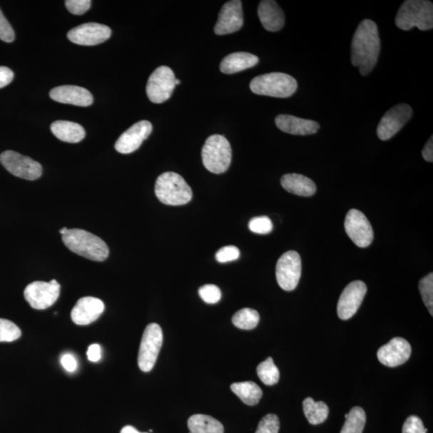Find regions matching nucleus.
Listing matches in <instances>:
<instances>
[{
  "label": "nucleus",
  "mask_w": 433,
  "mask_h": 433,
  "mask_svg": "<svg viewBox=\"0 0 433 433\" xmlns=\"http://www.w3.org/2000/svg\"><path fill=\"white\" fill-rule=\"evenodd\" d=\"M68 230V229L67 228H62V229L60 230V233L63 235L66 234V233Z\"/></svg>",
  "instance_id": "obj_46"
},
{
  "label": "nucleus",
  "mask_w": 433,
  "mask_h": 433,
  "mask_svg": "<svg viewBox=\"0 0 433 433\" xmlns=\"http://www.w3.org/2000/svg\"><path fill=\"white\" fill-rule=\"evenodd\" d=\"M257 374L262 382L266 385H274L279 382L280 371L272 358L269 357L257 367Z\"/></svg>",
  "instance_id": "obj_31"
},
{
  "label": "nucleus",
  "mask_w": 433,
  "mask_h": 433,
  "mask_svg": "<svg viewBox=\"0 0 433 433\" xmlns=\"http://www.w3.org/2000/svg\"><path fill=\"white\" fill-rule=\"evenodd\" d=\"M21 336V330L14 322L0 319V342H12Z\"/></svg>",
  "instance_id": "obj_33"
},
{
  "label": "nucleus",
  "mask_w": 433,
  "mask_h": 433,
  "mask_svg": "<svg viewBox=\"0 0 433 433\" xmlns=\"http://www.w3.org/2000/svg\"><path fill=\"white\" fill-rule=\"evenodd\" d=\"M112 35L108 26L98 23L83 24L71 29L68 34V40L83 46H93L104 43Z\"/></svg>",
  "instance_id": "obj_14"
},
{
  "label": "nucleus",
  "mask_w": 433,
  "mask_h": 433,
  "mask_svg": "<svg viewBox=\"0 0 433 433\" xmlns=\"http://www.w3.org/2000/svg\"><path fill=\"white\" fill-rule=\"evenodd\" d=\"M14 78V73L8 67L0 66V88L9 86Z\"/></svg>",
  "instance_id": "obj_41"
},
{
  "label": "nucleus",
  "mask_w": 433,
  "mask_h": 433,
  "mask_svg": "<svg viewBox=\"0 0 433 433\" xmlns=\"http://www.w3.org/2000/svg\"><path fill=\"white\" fill-rule=\"evenodd\" d=\"M240 251L235 245H228L220 249L216 253V260L219 263H228L237 260Z\"/></svg>",
  "instance_id": "obj_37"
},
{
  "label": "nucleus",
  "mask_w": 433,
  "mask_h": 433,
  "mask_svg": "<svg viewBox=\"0 0 433 433\" xmlns=\"http://www.w3.org/2000/svg\"><path fill=\"white\" fill-rule=\"evenodd\" d=\"M249 229L258 235L270 234L273 230V224L267 216L252 218L249 223Z\"/></svg>",
  "instance_id": "obj_34"
},
{
  "label": "nucleus",
  "mask_w": 433,
  "mask_h": 433,
  "mask_svg": "<svg viewBox=\"0 0 433 433\" xmlns=\"http://www.w3.org/2000/svg\"><path fill=\"white\" fill-rule=\"evenodd\" d=\"M121 433H141L136 429L133 426L128 425L126 427L123 428L121 431Z\"/></svg>",
  "instance_id": "obj_45"
},
{
  "label": "nucleus",
  "mask_w": 433,
  "mask_h": 433,
  "mask_svg": "<svg viewBox=\"0 0 433 433\" xmlns=\"http://www.w3.org/2000/svg\"><path fill=\"white\" fill-rule=\"evenodd\" d=\"M396 25L399 29L409 31L414 27L421 31L433 28V4L426 0H407L398 11Z\"/></svg>",
  "instance_id": "obj_3"
},
{
  "label": "nucleus",
  "mask_w": 433,
  "mask_h": 433,
  "mask_svg": "<svg viewBox=\"0 0 433 433\" xmlns=\"http://www.w3.org/2000/svg\"><path fill=\"white\" fill-rule=\"evenodd\" d=\"M258 61L255 55L240 51L226 56L220 63V70L224 74H234L255 67Z\"/></svg>",
  "instance_id": "obj_23"
},
{
  "label": "nucleus",
  "mask_w": 433,
  "mask_h": 433,
  "mask_svg": "<svg viewBox=\"0 0 433 433\" xmlns=\"http://www.w3.org/2000/svg\"><path fill=\"white\" fill-rule=\"evenodd\" d=\"M153 131V126L150 121H141L136 123L128 129L116 141L115 144L116 151L123 153L128 154L138 150L145 140L148 138Z\"/></svg>",
  "instance_id": "obj_17"
},
{
  "label": "nucleus",
  "mask_w": 433,
  "mask_h": 433,
  "mask_svg": "<svg viewBox=\"0 0 433 433\" xmlns=\"http://www.w3.org/2000/svg\"><path fill=\"white\" fill-rule=\"evenodd\" d=\"M303 412L310 424L317 425L324 423L328 417L329 408L322 402H316L311 397L303 400Z\"/></svg>",
  "instance_id": "obj_28"
},
{
  "label": "nucleus",
  "mask_w": 433,
  "mask_h": 433,
  "mask_svg": "<svg viewBox=\"0 0 433 433\" xmlns=\"http://www.w3.org/2000/svg\"><path fill=\"white\" fill-rule=\"evenodd\" d=\"M275 124L284 133L300 136L315 134L320 127L318 122L286 114L277 116Z\"/></svg>",
  "instance_id": "obj_21"
},
{
  "label": "nucleus",
  "mask_w": 433,
  "mask_h": 433,
  "mask_svg": "<svg viewBox=\"0 0 433 433\" xmlns=\"http://www.w3.org/2000/svg\"><path fill=\"white\" fill-rule=\"evenodd\" d=\"M367 290L364 282L357 280L348 284L342 292L338 302L337 313L340 319L347 320L357 312Z\"/></svg>",
  "instance_id": "obj_15"
},
{
  "label": "nucleus",
  "mask_w": 433,
  "mask_h": 433,
  "mask_svg": "<svg viewBox=\"0 0 433 433\" xmlns=\"http://www.w3.org/2000/svg\"><path fill=\"white\" fill-rule=\"evenodd\" d=\"M105 311V305L95 297H83L77 301L71 312L74 324L80 326L91 325Z\"/></svg>",
  "instance_id": "obj_19"
},
{
  "label": "nucleus",
  "mask_w": 433,
  "mask_h": 433,
  "mask_svg": "<svg viewBox=\"0 0 433 433\" xmlns=\"http://www.w3.org/2000/svg\"><path fill=\"white\" fill-rule=\"evenodd\" d=\"M62 240L73 253L92 261H105L109 255L107 244L99 237L86 230L68 229L62 235Z\"/></svg>",
  "instance_id": "obj_2"
},
{
  "label": "nucleus",
  "mask_w": 433,
  "mask_h": 433,
  "mask_svg": "<svg viewBox=\"0 0 433 433\" xmlns=\"http://www.w3.org/2000/svg\"><path fill=\"white\" fill-rule=\"evenodd\" d=\"M188 427L191 433H224L222 423L208 415L197 414L190 417Z\"/></svg>",
  "instance_id": "obj_27"
},
{
  "label": "nucleus",
  "mask_w": 433,
  "mask_h": 433,
  "mask_svg": "<svg viewBox=\"0 0 433 433\" xmlns=\"http://www.w3.org/2000/svg\"><path fill=\"white\" fill-rule=\"evenodd\" d=\"M432 136L428 141L427 144L425 145L422 151V156L426 161L432 163L433 161V139Z\"/></svg>",
  "instance_id": "obj_44"
},
{
  "label": "nucleus",
  "mask_w": 433,
  "mask_h": 433,
  "mask_svg": "<svg viewBox=\"0 0 433 433\" xmlns=\"http://www.w3.org/2000/svg\"><path fill=\"white\" fill-rule=\"evenodd\" d=\"M258 18L263 28L269 31H279L285 24V15L273 0H263L258 8Z\"/></svg>",
  "instance_id": "obj_22"
},
{
  "label": "nucleus",
  "mask_w": 433,
  "mask_h": 433,
  "mask_svg": "<svg viewBox=\"0 0 433 433\" xmlns=\"http://www.w3.org/2000/svg\"><path fill=\"white\" fill-rule=\"evenodd\" d=\"M92 1L90 0H67L66 1V8L76 16L85 14L91 6Z\"/></svg>",
  "instance_id": "obj_40"
},
{
  "label": "nucleus",
  "mask_w": 433,
  "mask_h": 433,
  "mask_svg": "<svg viewBox=\"0 0 433 433\" xmlns=\"http://www.w3.org/2000/svg\"><path fill=\"white\" fill-rule=\"evenodd\" d=\"M428 429L424 428V425L421 418L417 416H411L406 419L402 433H427Z\"/></svg>",
  "instance_id": "obj_38"
},
{
  "label": "nucleus",
  "mask_w": 433,
  "mask_h": 433,
  "mask_svg": "<svg viewBox=\"0 0 433 433\" xmlns=\"http://www.w3.org/2000/svg\"><path fill=\"white\" fill-rule=\"evenodd\" d=\"M0 163L13 175L34 180L42 175V166L37 161L15 151H6L0 155Z\"/></svg>",
  "instance_id": "obj_9"
},
{
  "label": "nucleus",
  "mask_w": 433,
  "mask_h": 433,
  "mask_svg": "<svg viewBox=\"0 0 433 433\" xmlns=\"http://www.w3.org/2000/svg\"><path fill=\"white\" fill-rule=\"evenodd\" d=\"M155 193L159 201L168 205H183L191 201L190 186L178 173L166 172L160 175L155 184Z\"/></svg>",
  "instance_id": "obj_4"
},
{
  "label": "nucleus",
  "mask_w": 433,
  "mask_h": 433,
  "mask_svg": "<svg viewBox=\"0 0 433 433\" xmlns=\"http://www.w3.org/2000/svg\"><path fill=\"white\" fill-rule=\"evenodd\" d=\"M260 320V314L255 310L243 308L233 316L232 322L239 329L252 330L257 327Z\"/></svg>",
  "instance_id": "obj_30"
},
{
  "label": "nucleus",
  "mask_w": 433,
  "mask_h": 433,
  "mask_svg": "<svg viewBox=\"0 0 433 433\" xmlns=\"http://www.w3.org/2000/svg\"><path fill=\"white\" fill-rule=\"evenodd\" d=\"M205 169L213 173H223L229 169L232 159L230 142L223 136L215 134L205 141L202 151Z\"/></svg>",
  "instance_id": "obj_6"
},
{
  "label": "nucleus",
  "mask_w": 433,
  "mask_h": 433,
  "mask_svg": "<svg viewBox=\"0 0 433 433\" xmlns=\"http://www.w3.org/2000/svg\"><path fill=\"white\" fill-rule=\"evenodd\" d=\"M180 80H177V79H176V81H175V85H176V86H177V85H180Z\"/></svg>",
  "instance_id": "obj_47"
},
{
  "label": "nucleus",
  "mask_w": 433,
  "mask_h": 433,
  "mask_svg": "<svg viewBox=\"0 0 433 433\" xmlns=\"http://www.w3.org/2000/svg\"><path fill=\"white\" fill-rule=\"evenodd\" d=\"M419 290L421 292L423 302L426 307H428L429 312L432 316L433 309V275L429 274L424 277L419 283Z\"/></svg>",
  "instance_id": "obj_32"
},
{
  "label": "nucleus",
  "mask_w": 433,
  "mask_h": 433,
  "mask_svg": "<svg viewBox=\"0 0 433 433\" xmlns=\"http://www.w3.org/2000/svg\"><path fill=\"white\" fill-rule=\"evenodd\" d=\"M198 294L202 300L209 305H215L221 300L222 292L217 286L208 284V285L200 287Z\"/></svg>",
  "instance_id": "obj_36"
},
{
  "label": "nucleus",
  "mask_w": 433,
  "mask_h": 433,
  "mask_svg": "<svg viewBox=\"0 0 433 433\" xmlns=\"http://www.w3.org/2000/svg\"><path fill=\"white\" fill-rule=\"evenodd\" d=\"M0 40L6 43H11L15 40L14 30L4 16L1 9H0Z\"/></svg>",
  "instance_id": "obj_39"
},
{
  "label": "nucleus",
  "mask_w": 433,
  "mask_h": 433,
  "mask_svg": "<svg viewBox=\"0 0 433 433\" xmlns=\"http://www.w3.org/2000/svg\"><path fill=\"white\" fill-rule=\"evenodd\" d=\"M412 347L408 341L396 337L381 347L377 357L381 364L387 367H397L405 363L411 357Z\"/></svg>",
  "instance_id": "obj_18"
},
{
  "label": "nucleus",
  "mask_w": 433,
  "mask_h": 433,
  "mask_svg": "<svg viewBox=\"0 0 433 433\" xmlns=\"http://www.w3.org/2000/svg\"><path fill=\"white\" fill-rule=\"evenodd\" d=\"M175 75L167 66L158 67L151 75L146 86L148 99L155 104H161L170 98L175 88Z\"/></svg>",
  "instance_id": "obj_8"
},
{
  "label": "nucleus",
  "mask_w": 433,
  "mask_h": 433,
  "mask_svg": "<svg viewBox=\"0 0 433 433\" xmlns=\"http://www.w3.org/2000/svg\"><path fill=\"white\" fill-rule=\"evenodd\" d=\"M380 53L378 27L371 19H365L355 31L352 42V63L361 75L367 76L376 67Z\"/></svg>",
  "instance_id": "obj_1"
},
{
  "label": "nucleus",
  "mask_w": 433,
  "mask_h": 433,
  "mask_svg": "<svg viewBox=\"0 0 433 433\" xmlns=\"http://www.w3.org/2000/svg\"><path fill=\"white\" fill-rule=\"evenodd\" d=\"M61 365L64 370L69 372H73L76 370L77 362L73 355H63L61 360Z\"/></svg>",
  "instance_id": "obj_42"
},
{
  "label": "nucleus",
  "mask_w": 433,
  "mask_h": 433,
  "mask_svg": "<svg viewBox=\"0 0 433 433\" xmlns=\"http://www.w3.org/2000/svg\"><path fill=\"white\" fill-rule=\"evenodd\" d=\"M50 98L55 101L81 107L91 106L93 96L86 88L74 86H63L51 90Z\"/></svg>",
  "instance_id": "obj_20"
},
{
  "label": "nucleus",
  "mask_w": 433,
  "mask_h": 433,
  "mask_svg": "<svg viewBox=\"0 0 433 433\" xmlns=\"http://www.w3.org/2000/svg\"><path fill=\"white\" fill-rule=\"evenodd\" d=\"M163 344V330L157 324L148 325L142 336L138 354V366L142 372L153 370Z\"/></svg>",
  "instance_id": "obj_7"
},
{
  "label": "nucleus",
  "mask_w": 433,
  "mask_h": 433,
  "mask_svg": "<svg viewBox=\"0 0 433 433\" xmlns=\"http://www.w3.org/2000/svg\"><path fill=\"white\" fill-rule=\"evenodd\" d=\"M345 230L352 241L360 248L370 247L374 238L372 225L361 211L352 209L345 218Z\"/></svg>",
  "instance_id": "obj_12"
},
{
  "label": "nucleus",
  "mask_w": 433,
  "mask_h": 433,
  "mask_svg": "<svg viewBox=\"0 0 433 433\" xmlns=\"http://www.w3.org/2000/svg\"><path fill=\"white\" fill-rule=\"evenodd\" d=\"M280 419L275 414L265 416L258 424L255 433H279Z\"/></svg>",
  "instance_id": "obj_35"
},
{
  "label": "nucleus",
  "mask_w": 433,
  "mask_h": 433,
  "mask_svg": "<svg viewBox=\"0 0 433 433\" xmlns=\"http://www.w3.org/2000/svg\"><path fill=\"white\" fill-rule=\"evenodd\" d=\"M366 413L360 407H354L349 412L340 433H363L366 424Z\"/></svg>",
  "instance_id": "obj_29"
},
{
  "label": "nucleus",
  "mask_w": 433,
  "mask_h": 433,
  "mask_svg": "<svg viewBox=\"0 0 433 433\" xmlns=\"http://www.w3.org/2000/svg\"><path fill=\"white\" fill-rule=\"evenodd\" d=\"M250 88L257 95L287 98L298 88L293 76L282 73H271L258 76L251 81Z\"/></svg>",
  "instance_id": "obj_5"
},
{
  "label": "nucleus",
  "mask_w": 433,
  "mask_h": 433,
  "mask_svg": "<svg viewBox=\"0 0 433 433\" xmlns=\"http://www.w3.org/2000/svg\"><path fill=\"white\" fill-rule=\"evenodd\" d=\"M51 131L56 137L68 143H78L86 137V131L77 123L68 121H56L51 126Z\"/></svg>",
  "instance_id": "obj_25"
},
{
  "label": "nucleus",
  "mask_w": 433,
  "mask_h": 433,
  "mask_svg": "<svg viewBox=\"0 0 433 433\" xmlns=\"http://www.w3.org/2000/svg\"><path fill=\"white\" fill-rule=\"evenodd\" d=\"M88 360L98 362L101 358V347L99 345L89 346L87 352Z\"/></svg>",
  "instance_id": "obj_43"
},
{
  "label": "nucleus",
  "mask_w": 433,
  "mask_h": 433,
  "mask_svg": "<svg viewBox=\"0 0 433 433\" xmlns=\"http://www.w3.org/2000/svg\"><path fill=\"white\" fill-rule=\"evenodd\" d=\"M302 272L301 258L298 252L290 250L283 254L276 265V279L280 287L292 292L298 286Z\"/></svg>",
  "instance_id": "obj_10"
},
{
  "label": "nucleus",
  "mask_w": 433,
  "mask_h": 433,
  "mask_svg": "<svg viewBox=\"0 0 433 433\" xmlns=\"http://www.w3.org/2000/svg\"><path fill=\"white\" fill-rule=\"evenodd\" d=\"M284 189L293 195L311 197L316 192V185L312 179L298 173H288L281 178Z\"/></svg>",
  "instance_id": "obj_24"
},
{
  "label": "nucleus",
  "mask_w": 433,
  "mask_h": 433,
  "mask_svg": "<svg viewBox=\"0 0 433 433\" xmlns=\"http://www.w3.org/2000/svg\"><path fill=\"white\" fill-rule=\"evenodd\" d=\"M230 389L244 404L250 406L258 404L263 397L260 387L252 381L232 384Z\"/></svg>",
  "instance_id": "obj_26"
},
{
  "label": "nucleus",
  "mask_w": 433,
  "mask_h": 433,
  "mask_svg": "<svg viewBox=\"0 0 433 433\" xmlns=\"http://www.w3.org/2000/svg\"><path fill=\"white\" fill-rule=\"evenodd\" d=\"M243 3L240 0H232L225 3L220 11L215 34L224 36L234 34L243 26Z\"/></svg>",
  "instance_id": "obj_16"
},
{
  "label": "nucleus",
  "mask_w": 433,
  "mask_h": 433,
  "mask_svg": "<svg viewBox=\"0 0 433 433\" xmlns=\"http://www.w3.org/2000/svg\"><path fill=\"white\" fill-rule=\"evenodd\" d=\"M412 116V108L407 104L392 107L381 119L377 127V136L381 141L394 137L408 122Z\"/></svg>",
  "instance_id": "obj_13"
},
{
  "label": "nucleus",
  "mask_w": 433,
  "mask_h": 433,
  "mask_svg": "<svg viewBox=\"0 0 433 433\" xmlns=\"http://www.w3.org/2000/svg\"><path fill=\"white\" fill-rule=\"evenodd\" d=\"M60 293V284L53 280L49 282L36 281L30 283L25 288L24 295L32 308L44 310L54 305Z\"/></svg>",
  "instance_id": "obj_11"
}]
</instances>
